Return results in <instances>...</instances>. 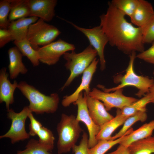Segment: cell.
<instances>
[{"label":"cell","instance_id":"d590c367","mask_svg":"<svg viewBox=\"0 0 154 154\" xmlns=\"http://www.w3.org/2000/svg\"><path fill=\"white\" fill-rule=\"evenodd\" d=\"M107 154H131L128 147L119 145L115 150Z\"/></svg>","mask_w":154,"mask_h":154},{"label":"cell","instance_id":"484cf974","mask_svg":"<svg viewBox=\"0 0 154 154\" xmlns=\"http://www.w3.org/2000/svg\"><path fill=\"white\" fill-rule=\"evenodd\" d=\"M147 118L146 111H140L130 116L126 120L121 129L114 135L112 136L110 140H114L122 137L135 123L138 121L144 122Z\"/></svg>","mask_w":154,"mask_h":154},{"label":"cell","instance_id":"ba28073f","mask_svg":"<svg viewBox=\"0 0 154 154\" xmlns=\"http://www.w3.org/2000/svg\"><path fill=\"white\" fill-rule=\"evenodd\" d=\"M75 29L82 32L89 40L90 45L96 51L99 57L100 69L103 71L106 68V60L104 55L105 46L108 43L107 37L99 25L90 29L78 26L73 23L65 20Z\"/></svg>","mask_w":154,"mask_h":154},{"label":"cell","instance_id":"277c9868","mask_svg":"<svg viewBox=\"0 0 154 154\" xmlns=\"http://www.w3.org/2000/svg\"><path fill=\"white\" fill-rule=\"evenodd\" d=\"M136 56V52H132L130 55L129 61L125 74L122 76H117L114 78V82L120 83L117 86L111 88H106L100 85L98 87L105 92H110L127 86H131L138 89V91L136 94V96L139 97L145 96L149 92L154 84V80L147 76L138 75L135 73L133 65Z\"/></svg>","mask_w":154,"mask_h":154},{"label":"cell","instance_id":"d6a6232c","mask_svg":"<svg viewBox=\"0 0 154 154\" xmlns=\"http://www.w3.org/2000/svg\"><path fill=\"white\" fill-rule=\"evenodd\" d=\"M28 117L30 121L29 125V133L30 136H35L37 135L42 127L40 122L37 120L34 116L33 112H30Z\"/></svg>","mask_w":154,"mask_h":154},{"label":"cell","instance_id":"44dd1931","mask_svg":"<svg viewBox=\"0 0 154 154\" xmlns=\"http://www.w3.org/2000/svg\"><path fill=\"white\" fill-rule=\"evenodd\" d=\"M128 147L131 154L154 153V136L135 141Z\"/></svg>","mask_w":154,"mask_h":154},{"label":"cell","instance_id":"74e56055","mask_svg":"<svg viewBox=\"0 0 154 154\" xmlns=\"http://www.w3.org/2000/svg\"><path fill=\"white\" fill-rule=\"evenodd\" d=\"M153 74H154V72H153Z\"/></svg>","mask_w":154,"mask_h":154},{"label":"cell","instance_id":"d4e9b609","mask_svg":"<svg viewBox=\"0 0 154 154\" xmlns=\"http://www.w3.org/2000/svg\"><path fill=\"white\" fill-rule=\"evenodd\" d=\"M133 130L132 128H130L124 135L114 140L98 141L97 143L94 146L89 149V154H104L113 147L117 144H119L126 135Z\"/></svg>","mask_w":154,"mask_h":154},{"label":"cell","instance_id":"7402d4cb","mask_svg":"<svg viewBox=\"0 0 154 154\" xmlns=\"http://www.w3.org/2000/svg\"><path fill=\"white\" fill-rule=\"evenodd\" d=\"M13 5L8 17L10 23L21 18L30 17V9L27 0H13Z\"/></svg>","mask_w":154,"mask_h":154},{"label":"cell","instance_id":"5bb4252c","mask_svg":"<svg viewBox=\"0 0 154 154\" xmlns=\"http://www.w3.org/2000/svg\"><path fill=\"white\" fill-rule=\"evenodd\" d=\"M86 103L90 116L100 128L114 117L108 112L103 103L87 94Z\"/></svg>","mask_w":154,"mask_h":154},{"label":"cell","instance_id":"83f0119b","mask_svg":"<svg viewBox=\"0 0 154 154\" xmlns=\"http://www.w3.org/2000/svg\"><path fill=\"white\" fill-rule=\"evenodd\" d=\"M111 2L122 13L130 18L137 7L139 0H112Z\"/></svg>","mask_w":154,"mask_h":154},{"label":"cell","instance_id":"e575fe53","mask_svg":"<svg viewBox=\"0 0 154 154\" xmlns=\"http://www.w3.org/2000/svg\"><path fill=\"white\" fill-rule=\"evenodd\" d=\"M12 40V35L8 29H0V48L3 47Z\"/></svg>","mask_w":154,"mask_h":154},{"label":"cell","instance_id":"6da1fadb","mask_svg":"<svg viewBox=\"0 0 154 154\" xmlns=\"http://www.w3.org/2000/svg\"><path fill=\"white\" fill-rule=\"evenodd\" d=\"M125 16L109 1L106 12L100 16V25L111 46L129 55L133 52H142L145 48L141 29L128 22Z\"/></svg>","mask_w":154,"mask_h":154},{"label":"cell","instance_id":"7c38bea8","mask_svg":"<svg viewBox=\"0 0 154 154\" xmlns=\"http://www.w3.org/2000/svg\"><path fill=\"white\" fill-rule=\"evenodd\" d=\"M99 61V60L96 58L83 72L81 83L77 89L71 94L63 97L61 102L63 106L66 107L72 103L74 104L77 100L79 94L83 91L87 94H88L91 91L90 84Z\"/></svg>","mask_w":154,"mask_h":154},{"label":"cell","instance_id":"5b68a950","mask_svg":"<svg viewBox=\"0 0 154 154\" xmlns=\"http://www.w3.org/2000/svg\"><path fill=\"white\" fill-rule=\"evenodd\" d=\"M97 55L96 51L90 44L80 52L76 53L74 50L65 53L63 55L66 61L64 66L70 71V74L60 88L61 91L70 85L76 77L83 74Z\"/></svg>","mask_w":154,"mask_h":154},{"label":"cell","instance_id":"ffe728a7","mask_svg":"<svg viewBox=\"0 0 154 154\" xmlns=\"http://www.w3.org/2000/svg\"><path fill=\"white\" fill-rule=\"evenodd\" d=\"M154 131V120L143 125L136 130H133L119 143L128 147L132 143L152 136Z\"/></svg>","mask_w":154,"mask_h":154},{"label":"cell","instance_id":"836d02e7","mask_svg":"<svg viewBox=\"0 0 154 154\" xmlns=\"http://www.w3.org/2000/svg\"><path fill=\"white\" fill-rule=\"evenodd\" d=\"M147 49L136 55V57L144 61L154 65V41Z\"/></svg>","mask_w":154,"mask_h":154},{"label":"cell","instance_id":"4316f807","mask_svg":"<svg viewBox=\"0 0 154 154\" xmlns=\"http://www.w3.org/2000/svg\"><path fill=\"white\" fill-rule=\"evenodd\" d=\"M37 135L40 145L48 151L51 152L54 149L55 137L52 132L46 127L42 126Z\"/></svg>","mask_w":154,"mask_h":154},{"label":"cell","instance_id":"e0dca14e","mask_svg":"<svg viewBox=\"0 0 154 154\" xmlns=\"http://www.w3.org/2000/svg\"><path fill=\"white\" fill-rule=\"evenodd\" d=\"M154 15L153 8L150 3L145 0H139L137 7L130 18L132 24L142 28Z\"/></svg>","mask_w":154,"mask_h":154},{"label":"cell","instance_id":"f546056e","mask_svg":"<svg viewBox=\"0 0 154 154\" xmlns=\"http://www.w3.org/2000/svg\"><path fill=\"white\" fill-rule=\"evenodd\" d=\"M16 154H53L41 147L38 140L30 139L23 150L18 151Z\"/></svg>","mask_w":154,"mask_h":154},{"label":"cell","instance_id":"4dcf8cb0","mask_svg":"<svg viewBox=\"0 0 154 154\" xmlns=\"http://www.w3.org/2000/svg\"><path fill=\"white\" fill-rule=\"evenodd\" d=\"M142 41L145 43H152L154 41V15L147 23L141 28Z\"/></svg>","mask_w":154,"mask_h":154},{"label":"cell","instance_id":"1f68e13d","mask_svg":"<svg viewBox=\"0 0 154 154\" xmlns=\"http://www.w3.org/2000/svg\"><path fill=\"white\" fill-rule=\"evenodd\" d=\"M88 141V137L87 133L83 131L82 137L79 144L76 145L72 149L74 154H89Z\"/></svg>","mask_w":154,"mask_h":154},{"label":"cell","instance_id":"cb8c5ba5","mask_svg":"<svg viewBox=\"0 0 154 154\" xmlns=\"http://www.w3.org/2000/svg\"><path fill=\"white\" fill-rule=\"evenodd\" d=\"M151 100L150 97L147 94L140 99L125 106L121 109L118 110L122 115L129 117L140 111H146V106L151 103Z\"/></svg>","mask_w":154,"mask_h":154},{"label":"cell","instance_id":"7a4b0ae2","mask_svg":"<svg viewBox=\"0 0 154 154\" xmlns=\"http://www.w3.org/2000/svg\"><path fill=\"white\" fill-rule=\"evenodd\" d=\"M17 88L29 102L28 106L31 112L37 114H51L57 110L60 98L57 93L46 95L23 81L18 83Z\"/></svg>","mask_w":154,"mask_h":154},{"label":"cell","instance_id":"8992f818","mask_svg":"<svg viewBox=\"0 0 154 154\" xmlns=\"http://www.w3.org/2000/svg\"><path fill=\"white\" fill-rule=\"evenodd\" d=\"M61 33L57 27L40 19L29 27L27 38L33 48L37 50L39 46L53 42Z\"/></svg>","mask_w":154,"mask_h":154},{"label":"cell","instance_id":"603a6c76","mask_svg":"<svg viewBox=\"0 0 154 154\" xmlns=\"http://www.w3.org/2000/svg\"><path fill=\"white\" fill-rule=\"evenodd\" d=\"M14 43L23 56H26L33 66L39 65L40 62L38 52L33 48L27 38L21 41L15 40Z\"/></svg>","mask_w":154,"mask_h":154},{"label":"cell","instance_id":"9a60e30c","mask_svg":"<svg viewBox=\"0 0 154 154\" xmlns=\"http://www.w3.org/2000/svg\"><path fill=\"white\" fill-rule=\"evenodd\" d=\"M9 76L6 68H2L0 72V103H5L7 110L14 102V94L18 85L16 80L11 83L8 78Z\"/></svg>","mask_w":154,"mask_h":154},{"label":"cell","instance_id":"f1b7e54d","mask_svg":"<svg viewBox=\"0 0 154 154\" xmlns=\"http://www.w3.org/2000/svg\"><path fill=\"white\" fill-rule=\"evenodd\" d=\"M13 6V0H0V29H7L10 23L8 17Z\"/></svg>","mask_w":154,"mask_h":154},{"label":"cell","instance_id":"8d00e7d4","mask_svg":"<svg viewBox=\"0 0 154 154\" xmlns=\"http://www.w3.org/2000/svg\"><path fill=\"white\" fill-rule=\"evenodd\" d=\"M147 94L150 97L151 103H154V84L150 89L149 92Z\"/></svg>","mask_w":154,"mask_h":154},{"label":"cell","instance_id":"9c48e42d","mask_svg":"<svg viewBox=\"0 0 154 154\" xmlns=\"http://www.w3.org/2000/svg\"><path fill=\"white\" fill-rule=\"evenodd\" d=\"M75 45L59 38L37 50L40 62L48 65L56 64L66 52L74 51Z\"/></svg>","mask_w":154,"mask_h":154},{"label":"cell","instance_id":"30bf717a","mask_svg":"<svg viewBox=\"0 0 154 154\" xmlns=\"http://www.w3.org/2000/svg\"><path fill=\"white\" fill-rule=\"evenodd\" d=\"M123 91V89H119L113 92H106L96 88H93L88 95L102 102L108 111L114 108L121 109L138 100L133 97L125 96Z\"/></svg>","mask_w":154,"mask_h":154},{"label":"cell","instance_id":"d6986e66","mask_svg":"<svg viewBox=\"0 0 154 154\" xmlns=\"http://www.w3.org/2000/svg\"><path fill=\"white\" fill-rule=\"evenodd\" d=\"M128 117L122 115L117 110L116 116L101 127L100 131L96 136V139L98 141L110 140L113 132L119 126L123 124Z\"/></svg>","mask_w":154,"mask_h":154},{"label":"cell","instance_id":"4fadbf2b","mask_svg":"<svg viewBox=\"0 0 154 154\" xmlns=\"http://www.w3.org/2000/svg\"><path fill=\"white\" fill-rule=\"evenodd\" d=\"M30 17L40 18L45 22L51 21L55 15L56 0H27Z\"/></svg>","mask_w":154,"mask_h":154},{"label":"cell","instance_id":"8fae6325","mask_svg":"<svg viewBox=\"0 0 154 154\" xmlns=\"http://www.w3.org/2000/svg\"><path fill=\"white\" fill-rule=\"evenodd\" d=\"M86 93H80L74 104L78 107L77 120L83 122L86 126L89 133L88 146L89 149L94 146L98 143L96 136L99 132L100 127L94 121L90 116L86 103Z\"/></svg>","mask_w":154,"mask_h":154},{"label":"cell","instance_id":"ac0fdd59","mask_svg":"<svg viewBox=\"0 0 154 154\" xmlns=\"http://www.w3.org/2000/svg\"><path fill=\"white\" fill-rule=\"evenodd\" d=\"M9 59L8 69L9 76L11 79L16 78L20 74H24L28 69L22 62L23 54L16 46L12 47L8 50Z\"/></svg>","mask_w":154,"mask_h":154},{"label":"cell","instance_id":"3957f363","mask_svg":"<svg viewBox=\"0 0 154 154\" xmlns=\"http://www.w3.org/2000/svg\"><path fill=\"white\" fill-rule=\"evenodd\" d=\"M80 122L73 115L63 113L56 127L58 138L57 142L58 154L69 152L76 144L83 131Z\"/></svg>","mask_w":154,"mask_h":154},{"label":"cell","instance_id":"52a82bcc","mask_svg":"<svg viewBox=\"0 0 154 154\" xmlns=\"http://www.w3.org/2000/svg\"><path fill=\"white\" fill-rule=\"evenodd\" d=\"M7 111V117L11 121V126L5 133L0 136V139L8 138L12 144L29 139L30 136L25 128L26 120L31 112L28 106H25L18 113L11 108Z\"/></svg>","mask_w":154,"mask_h":154},{"label":"cell","instance_id":"2e32d148","mask_svg":"<svg viewBox=\"0 0 154 154\" xmlns=\"http://www.w3.org/2000/svg\"><path fill=\"white\" fill-rule=\"evenodd\" d=\"M38 18L32 16L21 18L10 23L7 29L13 40L21 41L27 38L29 26L37 22Z\"/></svg>","mask_w":154,"mask_h":154}]
</instances>
